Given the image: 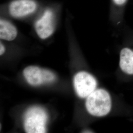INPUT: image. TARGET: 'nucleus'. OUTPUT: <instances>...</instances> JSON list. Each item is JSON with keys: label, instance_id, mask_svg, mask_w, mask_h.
Masks as SVG:
<instances>
[{"label": "nucleus", "instance_id": "f257e3e1", "mask_svg": "<svg viewBox=\"0 0 133 133\" xmlns=\"http://www.w3.org/2000/svg\"><path fill=\"white\" fill-rule=\"evenodd\" d=\"M86 108L90 114L104 116L108 114L111 108V101L109 93L103 89L95 90L86 99Z\"/></svg>", "mask_w": 133, "mask_h": 133}, {"label": "nucleus", "instance_id": "f03ea898", "mask_svg": "<svg viewBox=\"0 0 133 133\" xmlns=\"http://www.w3.org/2000/svg\"><path fill=\"white\" fill-rule=\"evenodd\" d=\"M48 120V114L43 108L33 107L29 109L24 115L25 132L27 133H46Z\"/></svg>", "mask_w": 133, "mask_h": 133}, {"label": "nucleus", "instance_id": "7ed1b4c3", "mask_svg": "<svg viewBox=\"0 0 133 133\" xmlns=\"http://www.w3.org/2000/svg\"><path fill=\"white\" fill-rule=\"evenodd\" d=\"M97 82L95 77L86 71L77 73L74 78V85L77 95L87 98L96 90Z\"/></svg>", "mask_w": 133, "mask_h": 133}, {"label": "nucleus", "instance_id": "20e7f679", "mask_svg": "<svg viewBox=\"0 0 133 133\" xmlns=\"http://www.w3.org/2000/svg\"><path fill=\"white\" fill-rule=\"evenodd\" d=\"M35 28L38 37L44 39L52 35L54 29V15L52 11L48 9L44 11L42 16L37 20Z\"/></svg>", "mask_w": 133, "mask_h": 133}, {"label": "nucleus", "instance_id": "39448f33", "mask_svg": "<svg viewBox=\"0 0 133 133\" xmlns=\"http://www.w3.org/2000/svg\"><path fill=\"white\" fill-rule=\"evenodd\" d=\"M37 9V3L32 0H16L8 7L10 15L15 18H21L32 14Z\"/></svg>", "mask_w": 133, "mask_h": 133}, {"label": "nucleus", "instance_id": "423d86ee", "mask_svg": "<svg viewBox=\"0 0 133 133\" xmlns=\"http://www.w3.org/2000/svg\"><path fill=\"white\" fill-rule=\"evenodd\" d=\"M129 1L110 0V18L117 26L121 25L123 21Z\"/></svg>", "mask_w": 133, "mask_h": 133}, {"label": "nucleus", "instance_id": "0eeeda50", "mask_svg": "<svg viewBox=\"0 0 133 133\" xmlns=\"http://www.w3.org/2000/svg\"><path fill=\"white\" fill-rule=\"evenodd\" d=\"M23 75L29 84L37 86L44 84L43 69L38 66H29L23 71Z\"/></svg>", "mask_w": 133, "mask_h": 133}, {"label": "nucleus", "instance_id": "6e6552de", "mask_svg": "<svg viewBox=\"0 0 133 133\" xmlns=\"http://www.w3.org/2000/svg\"><path fill=\"white\" fill-rule=\"evenodd\" d=\"M119 65L124 72L133 75V50L124 48L120 51Z\"/></svg>", "mask_w": 133, "mask_h": 133}, {"label": "nucleus", "instance_id": "1a4fd4ad", "mask_svg": "<svg viewBox=\"0 0 133 133\" xmlns=\"http://www.w3.org/2000/svg\"><path fill=\"white\" fill-rule=\"evenodd\" d=\"M17 35L16 28L11 22L5 19L0 20V38L8 41L14 40Z\"/></svg>", "mask_w": 133, "mask_h": 133}, {"label": "nucleus", "instance_id": "9d476101", "mask_svg": "<svg viewBox=\"0 0 133 133\" xmlns=\"http://www.w3.org/2000/svg\"><path fill=\"white\" fill-rule=\"evenodd\" d=\"M43 72L44 84L52 83L56 79V76L52 71L43 69Z\"/></svg>", "mask_w": 133, "mask_h": 133}, {"label": "nucleus", "instance_id": "9b49d317", "mask_svg": "<svg viewBox=\"0 0 133 133\" xmlns=\"http://www.w3.org/2000/svg\"><path fill=\"white\" fill-rule=\"evenodd\" d=\"M5 46L2 43H1V44H0V55H3L5 53Z\"/></svg>", "mask_w": 133, "mask_h": 133}]
</instances>
